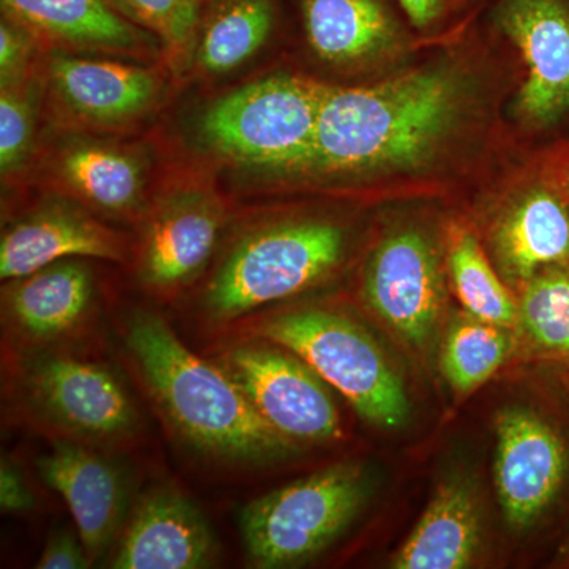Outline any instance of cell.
Segmentation results:
<instances>
[{
    "instance_id": "cell-11",
    "label": "cell",
    "mask_w": 569,
    "mask_h": 569,
    "mask_svg": "<svg viewBox=\"0 0 569 569\" xmlns=\"http://www.w3.org/2000/svg\"><path fill=\"white\" fill-rule=\"evenodd\" d=\"M223 220L222 201L204 187H181L164 194L142 239V283L170 291L193 280L208 264Z\"/></svg>"
},
{
    "instance_id": "cell-21",
    "label": "cell",
    "mask_w": 569,
    "mask_h": 569,
    "mask_svg": "<svg viewBox=\"0 0 569 569\" xmlns=\"http://www.w3.org/2000/svg\"><path fill=\"white\" fill-rule=\"evenodd\" d=\"M7 307L14 323L33 339H56L71 331L92 299L91 271L80 261L62 260L11 280Z\"/></svg>"
},
{
    "instance_id": "cell-3",
    "label": "cell",
    "mask_w": 569,
    "mask_h": 569,
    "mask_svg": "<svg viewBox=\"0 0 569 569\" xmlns=\"http://www.w3.org/2000/svg\"><path fill=\"white\" fill-rule=\"evenodd\" d=\"M257 335L301 358L370 425L399 429L410 417L402 378L373 337L350 318L296 310L261 321Z\"/></svg>"
},
{
    "instance_id": "cell-5",
    "label": "cell",
    "mask_w": 569,
    "mask_h": 569,
    "mask_svg": "<svg viewBox=\"0 0 569 569\" xmlns=\"http://www.w3.org/2000/svg\"><path fill=\"white\" fill-rule=\"evenodd\" d=\"M369 473L339 463L257 498L241 511L242 539L258 568H287L323 552L369 500Z\"/></svg>"
},
{
    "instance_id": "cell-6",
    "label": "cell",
    "mask_w": 569,
    "mask_h": 569,
    "mask_svg": "<svg viewBox=\"0 0 569 569\" xmlns=\"http://www.w3.org/2000/svg\"><path fill=\"white\" fill-rule=\"evenodd\" d=\"M346 234L323 220H295L244 236L217 269L206 306L233 320L312 287L339 264Z\"/></svg>"
},
{
    "instance_id": "cell-31",
    "label": "cell",
    "mask_w": 569,
    "mask_h": 569,
    "mask_svg": "<svg viewBox=\"0 0 569 569\" xmlns=\"http://www.w3.org/2000/svg\"><path fill=\"white\" fill-rule=\"evenodd\" d=\"M33 498L24 478L11 463L3 460L0 468V507L3 512H24L32 508Z\"/></svg>"
},
{
    "instance_id": "cell-25",
    "label": "cell",
    "mask_w": 569,
    "mask_h": 569,
    "mask_svg": "<svg viewBox=\"0 0 569 569\" xmlns=\"http://www.w3.org/2000/svg\"><path fill=\"white\" fill-rule=\"evenodd\" d=\"M448 269L455 293L467 313L505 328L519 325L518 302L490 266L477 239L459 227L449 233Z\"/></svg>"
},
{
    "instance_id": "cell-17",
    "label": "cell",
    "mask_w": 569,
    "mask_h": 569,
    "mask_svg": "<svg viewBox=\"0 0 569 569\" xmlns=\"http://www.w3.org/2000/svg\"><path fill=\"white\" fill-rule=\"evenodd\" d=\"M41 479L63 498L91 560L99 559L119 530L126 485L118 470L96 452L58 441L37 460Z\"/></svg>"
},
{
    "instance_id": "cell-7",
    "label": "cell",
    "mask_w": 569,
    "mask_h": 569,
    "mask_svg": "<svg viewBox=\"0 0 569 569\" xmlns=\"http://www.w3.org/2000/svg\"><path fill=\"white\" fill-rule=\"evenodd\" d=\"M223 366L254 410L287 440L323 443L342 433L331 392L298 356L239 346L224 355Z\"/></svg>"
},
{
    "instance_id": "cell-14",
    "label": "cell",
    "mask_w": 569,
    "mask_h": 569,
    "mask_svg": "<svg viewBox=\"0 0 569 569\" xmlns=\"http://www.w3.org/2000/svg\"><path fill=\"white\" fill-rule=\"evenodd\" d=\"M216 552V538L203 512L178 489L160 486L134 508L111 568H208Z\"/></svg>"
},
{
    "instance_id": "cell-16",
    "label": "cell",
    "mask_w": 569,
    "mask_h": 569,
    "mask_svg": "<svg viewBox=\"0 0 569 569\" xmlns=\"http://www.w3.org/2000/svg\"><path fill=\"white\" fill-rule=\"evenodd\" d=\"M122 261L121 238L77 206H43L11 224L0 241V277L21 279L70 258Z\"/></svg>"
},
{
    "instance_id": "cell-19",
    "label": "cell",
    "mask_w": 569,
    "mask_h": 569,
    "mask_svg": "<svg viewBox=\"0 0 569 569\" xmlns=\"http://www.w3.org/2000/svg\"><path fill=\"white\" fill-rule=\"evenodd\" d=\"M481 546V512L470 482H441L425 515L392 557L396 569H460L477 557Z\"/></svg>"
},
{
    "instance_id": "cell-24",
    "label": "cell",
    "mask_w": 569,
    "mask_h": 569,
    "mask_svg": "<svg viewBox=\"0 0 569 569\" xmlns=\"http://www.w3.org/2000/svg\"><path fill=\"white\" fill-rule=\"evenodd\" d=\"M512 348L509 328L466 312L448 326L441 346V372L456 395H470L505 365Z\"/></svg>"
},
{
    "instance_id": "cell-22",
    "label": "cell",
    "mask_w": 569,
    "mask_h": 569,
    "mask_svg": "<svg viewBox=\"0 0 569 569\" xmlns=\"http://www.w3.org/2000/svg\"><path fill=\"white\" fill-rule=\"evenodd\" d=\"M310 48L321 61L350 66L397 43V26L378 0H302Z\"/></svg>"
},
{
    "instance_id": "cell-34",
    "label": "cell",
    "mask_w": 569,
    "mask_h": 569,
    "mask_svg": "<svg viewBox=\"0 0 569 569\" xmlns=\"http://www.w3.org/2000/svg\"><path fill=\"white\" fill-rule=\"evenodd\" d=\"M561 557H563L565 560L569 561V538L568 541L565 542L563 548H561Z\"/></svg>"
},
{
    "instance_id": "cell-32",
    "label": "cell",
    "mask_w": 569,
    "mask_h": 569,
    "mask_svg": "<svg viewBox=\"0 0 569 569\" xmlns=\"http://www.w3.org/2000/svg\"><path fill=\"white\" fill-rule=\"evenodd\" d=\"M408 20L418 29H427L443 14L448 0H397Z\"/></svg>"
},
{
    "instance_id": "cell-8",
    "label": "cell",
    "mask_w": 569,
    "mask_h": 569,
    "mask_svg": "<svg viewBox=\"0 0 569 569\" xmlns=\"http://www.w3.org/2000/svg\"><path fill=\"white\" fill-rule=\"evenodd\" d=\"M365 296L373 312L410 346H426L445 301L443 274L430 239L418 230L385 238L367 261Z\"/></svg>"
},
{
    "instance_id": "cell-28",
    "label": "cell",
    "mask_w": 569,
    "mask_h": 569,
    "mask_svg": "<svg viewBox=\"0 0 569 569\" xmlns=\"http://www.w3.org/2000/svg\"><path fill=\"white\" fill-rule=\"evenodd\" d=\"M37 126V89L31 77L6 86L0 93V170L3 179L28 163Z\"/></svg>"
},
{
    "instance_id": "cell-26",
    "label": "cell",
    "mask_w": 569,
    "mask_h": 569,
    "mask_svg": "<svg viewBox=\"0 0 569 569\" xmlns=\"http://www.w3.org/2000/svg\"><path fill=\"white\" fill-rule=\"evenodd\" d=\"M519 326L541 353L569 358V266H553L523 283Z\"/></svg>"
},
{
    "instance_id": "cell-23",
    "label": "cell",
    "mask_w": 569,
    "mask_h": 569,
    "mask_svg": "<svg viewBox=\"0 0 569 569\" xmlns=\"http://www.w3.org/2000/svg\"><path fill=\"white\" fill-rule=\"evenodd\" d=\"M276 21L274 0H212L194 47L206 74L238 70L264 47Z\"/></svg>"
},
{
    "instance_id": "cell-33",
    "label": "cell",
    "mask_w": 569,
    "mask_h": 569,
    "mask_svg": "<svg viewBox=\"0 0 569 569\" xmlns=\"http://www.w3.org/2000/svg\"><path fill=\"white\" fill-rule=\"evenodd\" d=\"M557 182H559L561 192L565 193L569 203V160L561 164L559 176H557Z\"/></svg>"
},
{
    "instance_id": "cell-27",
    "label": "cell",
    "mask_w": 569,
    "mask_h": 569,
    "mask_svg": "<svg viewBox=\"0 0 569 569\" xmlns=\"http://www.w3.org/2000/svg\"><path fill=\"white\" fill-rule=\"evenodd\" d=\"M122 17L151 32L174 63L194 54L212 0H108Z\"/></svg>"
},
{
    "instance_id": "cell-10",
    "label": "cell",
    "mask_w": 569,
    "mask_h": 569,
    "mask_svg": "<svg viewBox=\"0 0 569 569\" xmlns=\"http://www.w3.org/2000/svg\"><path fill=\"white\" fill-rule=\"evenodd\" d=\"M498 22L526 67L519 118L537 129L560 121L569 111L568 0H501Z\"/></svg>"
},
{
    "instance_id": "cell-20",
    "label": "cell",
    "mask_w": 569,
    "mask_h": 569,
    "mask_svg": "<svg viewBox=\"0 0 569 569\" xmlns=\"http://www.w3.org/2000/svg\"><path fill=\"white\" fill-rule=\"evenodd\" d=\"M56 173L82 203L108 216L140 208L146 187L141 153L103 141H74L59 152Z\"/></svg>"
},
{
    "instance_id": "cell-9",
    "label": "cell",
    "mask_w": 569,
    "mask_h": 569,
    "mask_svg": "<svg viewBox=\"0 0 569 569\" xmlns=\"http://www.w3.org/2000/svg\"><path fill=\"white\" fill-rule=\"evenodd\" d=\"M569 468L560 433L526 407H511L497 418L493 479L509 527L529 529L563 488Z\"/></svg>"
},
{
    "instance_id": "cell-29",
    "label": "cell",
    "mask_w": 569,
    "mask_h": 569,
    "mask_svg": "<svg viewBox=\"0 0 569 569\" xmlns=\"http://www.w3.org/2000/svg\"><path fill=\"white\" fill-rule=\"evenodd\" d=\"M36 37L18 22L2 17L0 22V86L14 84L29 77Z\"/></svg>"
},
{
    "instance_id": "cell-12",
    "label": "cell",
    "mask_w": 569,
    "mask_h": 569,
    "mask_svg": "<svg viewBox=\"0 0 569 569\" xmlns=\"http://www.w3.org/2000/svg\"><path fill=\"white\" fill-rule=\"evenodd\" d=\"M28 387L52 421L78 436L118 438L138 425L137 408L118 378L93 362L47 356L32 366Z\"/></svg>"
},
{
    "instance_id": "cell-18",
    "label": "cell",
    "mask_w": 569,
    "mask_h": 569,
    "mask_svg": "<svg viewBox=\"0 0 569 569\" xmlns=\"http://www.w3.org/2000/svg\"><path fill=\"white\" fill-rule=\"evenodd\" d=\"M492 250L500 274L526 283L553 266H569V203L556 187H531L498 220Z\"/></svg>"
},
{
    "instance_id": "cell-1",
    "label": "cell",
    "mask_w": 569,
    "mask_h": 569,
    "mask_svg": "<svg viewBox=\"0 0 569 569\" xmlns=\"http://www.w3.org/2000/svg\"><path fill=\"white\" fill-rule=\"evenodd\" d=\"M463 81L451 67H422L359 88L328 86L298 173H399L429 163L462 112Z\"/></svg>"
},
{
    "instance_id": "cell-13",
    "label": "cell",
    "mask_w": 569,
    "mask_h": 569,
    "mask_svg": "<svg viewBox=\"0 0 569 569\" xmlns=\"http://www.w3.org/2000/svg\"><path fill=\"white\" fill-rule=\"evenodd\" d=\"M52 96L71 121L96 129H119L148 114L159 99L156 71L59 51L50 58Z\"/></svg>"
},
{
    "instance_id": "cell-2",
    "label": "cell",
    "mask_w": 569,
    "mask_h": 569,
    "mask_svg": "<svg viewBox=\"0 0 569 569\" xmlns=\"http://www.w3.org/2000/svg\"><path fill=\"white\" fill-rule=\"evenodd\" d=\"M126 342L164 415L193 447L246 462L295 448L261 418L227 370L193 355L162 318L137 313Z\"/></svg>"
},
{
    "instance_id": "cell-4",
    "label": "cell",
    "mask_w": 569,
    "mask_h": 569,
    "mask_svg": "<svg viewBox=\"0 0 569 569\" xmlns=\"http://www.w3.org/2000/svg\"><path fill=\"white\" fill-rule=\"evenodd\" d=\"M326 89L284 73L249 82L206 110L201 137L231 162L298 173L312 146Z\"/></svg>"
},
{
    "instance_id": "cell-30",
    "label": "cell",
    "mask_w": 569,
    "mask_h": 569,
    "mask_svg": "<svg viewBox=\"0 0 569 569\" xmlns=\"http://www.w3.org/2000/svg\"><path fill=\"white\" fill-rule=\"evenodd\" d=\"M92 560L81 539H77L70 531L61 530L52 535L43 552L37 569H82L91 567Z\"/></svg>"
},
{
    "instance_id": "cell-15",
    "label": "cell",
    "mask_w": 569,
    "mask_h": 569,
    "mask_svg": "<svg viewBox=\"0 0 569 569\" xmlns=\"http://www.w3.org/2000/svg\"><path fill=\"white\" fill-rule=\"evenodd\" d=\"M3 17L59 51L142 58L160 41L122 17L108 0H0Z\"/></svg>"
}]
</instances>
